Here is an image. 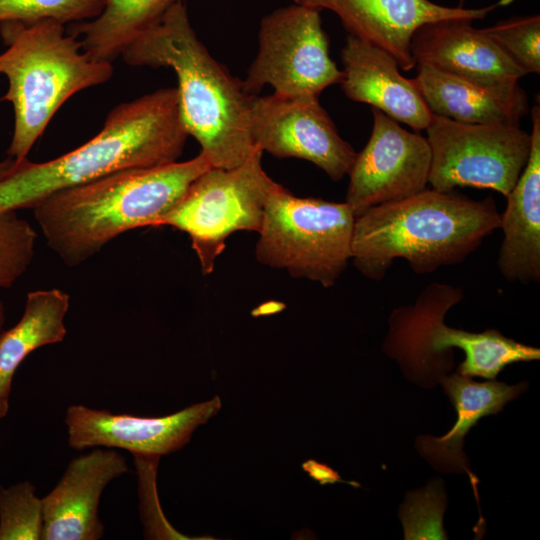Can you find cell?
<instances>
[{"label": "cell", "instance_id": "1f68e13d", "mask_svg": "<svg viewBox=\"0 0 540 540\" xmlns=\"http://www.w3.org/2000/svg\"><path fill=\"white\" fill-rule=\"evenodd\" d=\"M466 0H459V7H462V4L465 2Z\"/></svg>", "mask_w": 540, "mask_h": 540}, {"label": "cell", "instance_id": "277c9868", "mask_svg": "<svg viewBox=\"0 0 540 540\" xmlns=\"http://www.w3.org/2000/svg\"><path fill=\"white\" fill-rule=\"evenodd\" d=\"M489 196L473 200L425 188L408 198L377 205L354 221L351 260L367 278L382 280L393 261L405 259L416 274L463 262L500 228Z\"/></svg>", "mask_w": 540, "mask_h": 540}, {"label": "cell", "instance_id": "ac0fdd59", "mask_svg": "<svg viewBox=\"0 0 540 540\" xmlns=\"http://www.w3.org/2000/svg\"><path fill=\"white\" fill-rule=\"evenodd\" d=\"M413 78L432 114L465 123L519 124L528 98L518 81L480 82L416 64Z\"/></svg>", "mask_w": 540, "mask_h": 540}, {"label": "cell", "instance_id": "4dcf8cb0", "mask_svg": "<svg viewBox=\"0 0 540 540\" xmlns=\"http://www.w3.org/2000/svg\"><path fill=\"white\" fill-rule=\"evenodd\" d=\"M5 319H6L5 307H4L3 302L0 300V331H2V328L5 323Z\"/></svg>", "mask_w": 540, "mask_h": 540}, {"label": "cell", "instance_id": "f546056e", "mask_svg": "<svg viewBox=\"0 0 540 540\" xmlns=\"http://www.w3.org/2000/svg\"><path fill=\"white\" fill-rule=\"evenodd\" d=\"M9 394H0V418H3L9 409Z\"/></svg>", "mask_w": 540, "mask_h": 540}, {"label": "cell", "instance_id": "7a4b0ae2", "mask_svg": "<svg viewBox=\"0 0 540 540\" xmlns=\"http://www.w3.org/2000/svg\"><path fill=\"white\" fill-rule=\"evenodd\" d=\"M130 66L171 68L178 79V109L188 135L214 168L244 163L255 146L251 95L197 37L184 2L171 6L122 53Z\"/></svg>", "mask_w": 540, "mask_h": 540}, {"label": "cell", "instance_id": "484cf974", "mask_svg": "<svg viewBox=\"0 0 540 540\" xmlns=\"http://www.w3.org/2000/svg\"><path fill=\"white\" fill-rule=\"evenodd\" d=\"M483 29L528 74H539V15L512 17Z\"/></svg>", "mask_w": 540, "mask_h": 540}, {"label": "cell", "instance_id": "9a60e30c", "mask_svg": "<svg viewBox=\"0 0 540 540\" xmlns=\"http://www.w3.org/2000/svg\"><path fill=\"white\" fill-rule=\"evenodd\" d=\"M127 471L125 457L112 448L97 447L72 459L57 485L42 498V539H101V494L113 479Z\"/></svg>", "mask_w": 540, "mask_h": 540}, {"label": "cell", "instance_id": "52a82bcc", "mask_svg": "<svg viewBox=\"0 0 540 540\" xmlns=\"http://www.w3.org/2000/svg\"><path fill=\"white\" fill-rule=\"evenodd\" d=\"M354 221L346 202L297 197L277 184L265 205L256 259L331 287L351 260Z\"/></svg>", "mask_w": 540, "mask_h": 540}, {"label": "cell", "instance_id": "cb8c5ba5", "mask_svg": "<svg viewBox=\"0 0 540 540\" xmlns=\"http://www.w3.org/2000/svg\"><path fill=\"white\" fill-rule=\"evenodd\" d=\"M105 0H0V24L53 19L63 24L97 17Z\"/></svg>", "mask_w": 540, "mask_h": 540}, {"label": "cell", "instance_id": "30bf717a", "mask_svg": "<svg viewBox=\"0 0 540 540\" xmlns=\"http://www.w3.org/2000/svg\"><path fill=\"white\" fill-rule=\"evenodd\" d=\"M321 11L293 2L262 18L258 53L243 81L247 94L255 96L270 85L279 95L319 97L341 83L343 71L329 55Z\"/></svg>", "mask_w": 540, "mask_h": 540}, {"label": "cell", "instance_id": "4316f807", "mask_svg": "<svg viewBox=\"0 0 540 540\" xmlns=\"http://www.w3.org/2000/svg\"><path fill=\"white\" fill-rule=\"evenodd\" d=\"M446 499L439 482L407 495L401 506L405 539H447L442 526Z\"/></svg>", "mask_w": 540, "mask_h": 540}, {"label": "cell", "instance_id": "8992f818", "mask_svg": "<svg viewBox=\"0 0 540 540\" xmlns=\"http://www.w3.org/2000/svg\"><path fill=\"white\" fill-rule=\"evenodd\" d=\"M465 297L461 287L432 282L412 305L393 309L383 352L396 360L407 378L439 381L454 364L453 348L465 353L457 371L493 380L509 364L540 359V349L517 342L496 329L469 332L445 325L446 313Z\"/></svg>", "mask_w": 540, "mask_h": 540}, {"label": "cell", "instance_id": "f1b7e54d", "mask_svg": "<svg viewBox=\"0 0 540 540\" xmlns=\"http://www.w3.org/2000/svg\"><path fill=\"white\" fill-rule=\"evenodd\" d=\"M18 163V160L10 157H7L5 160L0 161V182L13 173Z\"/></svg>", "mask_w": 540, "mask_h": 540}, {"label": "cell", "instance_id": "d6986e66", "mask_svg": "<svg viewBox=\"0 0 540 540\" xmlns=\"http://www.w3.org/2000/svg\"><path fill=\"white\" fill-rule=\"evenodd\" d=\"M528 161L506 197L501 214L503 240L497 260L502 276L522 284L540 281V108L531 110Z\"/></svg>", "mask_w": 540, "mask_h": 540}, {"label": "cell", "instance_id": "7402d4cb", "mask_svg": "<svg viewBox=\"0 0 540 540\" xmlns=\"http://www.w3.org/2000/svg\"><path fill=\"white\" fill-rule=\"evenodd\" d=\"M185 0H105L100 14L72 23L67 33L97 60L112 62L174 4Z\"/></svg>", "mask_w": 540, "mask_h": 540}, {"label": "cell", "instance_id": "603a6c76", "mask_svg": "<svg viewBox=\"0 0 540 540\" xmlns=\"http://www.w3.org/2000/svg\"><path fill=\"white\" fill-rule=\"evenodd\" d=\"M43 534L42 498L29 481L0 487V540H40Z\"/></svg>", "mask_w": 540, "mask_h": 540}, {"label": "cell", "instance_id": "83f0119b", "mask_svg": "<svg viewBox=\"0 0 540 540\" xmlns=\"http://www.w3.org/2000/svg\"><path fill=\"white\" fill-rule=\"evenodd\" d=\"M303 469L308 472L311 478L318 481L320 484H328L335 482H343L339 474L329 466L309 460L303 463Z\"/></svg>", "mask_w": 540, "mask_h": 540}, {"label": "cell", "instance_id": "4fadbf2b", "mask_svg": "<svg viewBox=\"0 0 540 540\" xmlns=\"http://www.w3.org/2000/svg\"><path fill=\"white\" fill-rule=\"evenodd\" d=\"M219 396L163 417L113 414L84 405L67 408L68 444L76 450L120 448L137 456H161L181 449L194 430L221 408Z\"/></svg>", "mask_w": 540, "mask_h": 540}, {"label": "cell", "instance_id": "3957f363", "mask_svg": "<svg viewBox=\"0 0 540 540\" xmlns=\"http://www.w3.org/2000/svg\"><path fill=\"white\" fill-rule=\"evenodd\" d=\"M187 134L176 88L121 103L97 135L50 161H19L0 182V214L32 209L47 196L116 171L170 164L183 153Z\"/></svg>", "mask_w": 540, "mask_h": 540}, {"label": "cell", "instance_id": "6da1fadb", "mask_svg": "<svg viewBox=\"0 0 540 540\" xmlns=\"http://www.w3.org/2000/svg\"><path fill=\"white\" fill-rule=\"evenodd\" d=\"M211 167L200 152L183 162L116 171L47 196L32 208L34 218L49 248L75 267L129 230L157 227Z\"/></svg>", "mask_w": 540, "mask_h": 540}, {"label": "cell", "instance_id": "44dd1931", "mask_svg": "<svg viewBox=\"0 0 540 540\" xmlns=\"http://www.w3.org/2000/svg\"><path fill=\"white\" fill-rule=\"evenodd\" d=\"M69 294L53 288L27 294L23 315L16 325L0 331V394L11 393L14 374L36 349L61 342Z\"/></svg>", "mask_w": 540, "mask_h": 540}, {"label": "cell", "instance_id": "e0dca14e", "mask_svg": "<svg viewBox=\"0 0 540 540\" xmlns=\"http://www.w3.org/2000/svg\"><path fill=\"white\" fill-rule=\"evenodd\" d=\"M341 59L344 69L340 85L350 100L369 104L416 132L427 128L432 112L414 79L399 72L392 55L349 34Z\"/></svg>", "mask_w": 540, "mask_h": 540}, {"label": "cell", "instance_id": "7c38bea8", "mask_svg": "<svg viewBox=\"0 0 540 540\" xmlns=\"http://www.w3.org/2000/svg\"><path fill=\"white\" fill-rule=\"evenodd\" d=\"M371 136L348 173L346 203L355 218L380 204L399 201L428 184L431 150L427 138L409 132L372 108Z\"/></svg>", "mask_w": 540, "mask_h": 540}, {"label": "cell", "instance_id": "5bb4252c", "mask_svg": "<svg viewBox=\"0 0 540 540\" xmlns=\"http://www.w3.org/2000/svg\"><path fill=\"white\" fill-rule=\"evenodd\" d=\"M513 0H500L486 7H448L430 0H293L298 4L335 13L349 34L385 50L399 68L410 71L416 63L411 38L423 24L444 19L482 20Z\"/></svg>", "mask_w": 540, "mask_h": 540}, {"label": "cell", "instance_id": "5b68a950", "mask_svg": "<svg viewBox=\"0 0 540 540\" xmlns=\"http://www.w3.org/2000/svg\"><path fill=\"white\" fill-rule=\"evenodd\" d=\"M6 49L0 53V75L8 80L1 98L14 110V128L7 155L27 158L58 109L73 95L107 82L111 62L93 58L65 24L42 19L0 24Z\"/></svg>", "mask_w": 540, "mask_h": 540}, {"label": "cell", "instance_id": "d4e9b609", "mask_svg": "<svg viewBox=\"0 0 540 540\" xmlns=\"http://www.w3.org/2000/svg\"><path fill=\"white\" fill-rule=\"evenodd\" d=\"M37 234L16 212L0 214V288L11 287L28 269Z\"/></svg>", "mask_w": 540, "mask_h": 540}, {"label": "cell", "instance_id": "8fae6325", "mask_svg": "<svg viewBox=\"0 0 540 540\" xmlns=\"http://www.w3.org/2000/svg\"><path fill=\"white\" fill-rule=\"evenodd\" d=\"M250 134L262 152L312 162L335 182L349 173L357 155L315 96H253Z\"/></svg>", "mask_w": 540, "mask_h": 540}, {"label": "cell", "instance_id": "ffe728a7", "mask_svg": "<svg viewBox=\"0 0 540 540\" xmlns=\"http://www.w3.org/2000/svg\"><path fill=\"white\" fill-rule=\"evenodd\" d=\"M439 381L455 407L457 421L443 436H419L417 450L435 469L445 473H467L474 481L476 478L468 468L463 451L466 434L481 418L501 412L507 403L527 390L528 384L508 385L495 379L477 382L458 371L443 375Z\"/></svg>", "mask_w": 540, "mask_h": 540}, {"label": "cell", "instance_id": "2e32d148", "mask_svg": "<svg viewBox=\"0 0 540 540\" xmlns=\"http://www.w3.org/2000/svg\"><path fill=\"white\" fill-rule=\"evenodd\" d=\"M472 21L452 18L418 27L410 45L415 63L480 82L518 81L528 74Z\"/></svg>", "mask_w": 540, "mask_h": 540}, {"label": "cell", "instance_id": "9c48e42d", "mask_svg": "<svg viewBox=\"0 0 540 540\" xmlns=\"http://www.w3.org/2000/svg\"><path fill=\"white\" fill-rule=\"evenodd\" d=\"M431 150L428 183L433 189H513L530 154L531 134L519 124L465 123L432 114L425 129Z\"/></svg>", "mask_w": 540, "mask_h": 540}, {"label": "cell", "instance_id": "ba28073f", "mask_svg": "<svg viewBox=\"0 0 540 540\" xmlns=\"http://www.w3.org/2000/svg\"><path fill=\"white\" fill-rule=\"evenodd\" d=\"M255 149L241 165L211 167L196 178L179 203L157 224L186 232L204 274H210L225 241L236 231L259 232L267 199L278 183L262 167Z\"/></svg>", "mask_w": 540, "mask_h": 540}]
</instances>
